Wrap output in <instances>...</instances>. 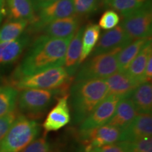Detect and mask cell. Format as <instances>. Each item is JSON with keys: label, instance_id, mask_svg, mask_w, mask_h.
<instances>
[{"label": "cell", "instance_id": "cell-11", "mask_svg": "<svg viewBox=\"0 0 152 152\" xmlns=\"http://www.w3.org/2000/svg\"><path fill=\"white\" fill-rule=\"evenodd\" d=\"M133 39L123 29L121 25L102 34L91 53V56L109 52L117 49H123Z\"/></svg>", "mask_w": 152, "mask_h": 152}, {"label": "cell", "instance_id": "cell-14", "mask_svg": "<svg viewBox=\"0 0 152 152\" xmlns=\"http://www.w3.org/2000/svg\"><path fill=\"white\" fill-rule=\"evenodd\" d=\"M151 113L138 114L130 125L121 132L119 142H135L140 139L151 137Z\"/></svg>", "mask_w": 152, "mask_h": 152}, {"label": "cell", "instance_id": "cell-12", "mask_svg": "<svg viewBox=\"0 0 152 152\" xmlns=\"http://www.w3.org/2000/svg\"><path fill=\"white\" fill-rule=\"evenodd\" d=\"M69 94L62 95L57 98L54 108L49 112L44 121L42 127L46 132L59 130L70 123L71 120V111L68 104Z\"/></svg>", "mask_w": 152, "mask_h": 152}, {"label": "cell", "instance_id": "cell-17", "mask_svg": "<svg viewBox=\"0 0 152 152\" xmlns=\"http://www.w3.org/2000/svg\"><path fill=\"white\" fill-rule=\"evenodd\" d=\"M85 26L80 27L74 34L68 45L64 60V69L70 77H73L80 67V58L82 53V40Z\"/></svg>", "mask_w": 152, "mask_h": 152}, {"label": "cell", "instance_id": "cell-10", "mask_svg": "<svg viewBox=\"0 0 152 152\" xmlns=\"http://www.w3.org/2000/svg\"><path fill=\"white\" fill-rule=\"evenodd\" d=\"M122 130L105 124L86 132L80 133L82 142L85 145V150L117 143L120 141Z\"/></svg>", "mask_w": 152, "mask_h": 152}, {"label": "cell", "instance_id": "cell-7", "mask_svg": "<svg viewBox=\"0 0 152 152\" xmlns=\"http://www.w3.org/2000/svg\"><path fill=\"white\" fill-rule=\"evenodd\" d=\"M121 25L133 40L151 37L152 30L151 0H149L140 9L124 16Z\"/></svg>", "mask_w": 152, "mask_h": 152}, {"label": "cell", "instance_id": "cell-22", "mask_svg": "<svg viewBox=\"0 0 152 152\" xmlns=\"http://www.w3.org/2000/svg\"><path fill=\"white\" fill-rule=\"evenodd\" d=\"M149 38L151 37L135 39L120 51L117 57L119 71L125 72L127 71L130 64L139 54L142 47Z\"/></svg>", "mask_w": 152, "mask_h": 152}, {"label": "cell", "instance_id": "cell-36", "mask_svg": "<svg viewBox=\"0 0 152 152\" xmlns=\"http://www.w3.org/2000/svg\"><path fill=\"white\" fill-rule=\"evenodd\" d=\"M84 152H96V151H93V150H85Z\"/></svg>", "mask_w": 152, "mask_h": 152}, {"label": "cell", "instance_id": "cell-19", "mask_svg": "<svg viewBox=\"0 0 152 152\" xmlns=\"http://www.w3.org/2000/svg\"><path fill=\"white\" fill-rule=\"evenodd\" d=\"M4 11L9 20H26L30 23L35 16L30 0H4Z\"/></svg>", "mask_w": 152, "mask_h": 152}, {"label": "cell", "instance_id": "cell-32", "mask_svg": "<svg viewBox=\"0 0 152 152\" xmlns=\"http://www.w3.org/2000/svg\"><path fill=\"white\" fill-rule=\"evenodd\" d=\"M90 150H93L96 152H126L123 146L119 142L107 144V145L102 146L100 147L94 148V149Z\"/></svg>", "mask_w": 152, "mask_h": 152}, {"label": "cell", "instance_id": "cell-20", "mask_svg": "<svg viewBox=\"0 0 152 152\" xmlns=\"http://www.w3.org/2000/svg\"><path fill=\"white\" fill-rule=\"evenodd\" d=\"M138 114L151 113L152 85L146 82L140 84L130 96Z\"/></svg>", "mask_w": 152, "mask_h": 152}, {"label": "cell", "instance_id": "cell-6", "mask_svg": "<svg viewBox=\"0 0 152 152\" xmlns=\"http://www.w3.org/2000/svg\"><path fill=\"white\" fill-rule=\"evenodd\" d=\"M72 77L64 68L56 67L28 76L14 79L13 85L17 90L43 89L50 90L70 85Z\"/></svg>", "mask_w": 152, "mask_h": 152}, {"label": "cell", "instance_id": "cell-37", "mask_svg": "<svg viewBox=\"0 0 152 152\" xmlns=\"http://www.w3.org/2000/svg\"><path fill=\"white\" fill-rule=\"evenodd\" d=\"M106 1V0H103V2H104V1Z\"/></svg>", "mask_w": 152, "mask_h": 152}, {"label": "cell", "instance_id": "cell-33", "mask_svg": "<svg viewBox=\"0 0 152 152\" xmlns=\"http://www.w3.org/2000/svg\"><path fill=\"white\" fill-rule=\"evenodd\" d=\"M30 1H31L34 11L36 14L38 11H40L41 9L52 4L56 1H58V0H30Z\"/></svg>", "mask_w": 152, "mask_h": 152}, {"label": "cell", "instance_id": "cell-29", "mask_svg": "<svg viewBox=\"0 0 152 152\" xmlns=\"http://www.w3.org/2000/svg\"><path fill=\"white\" fill-rule=\"evenodd\" d=\"M20 152H57L54 150L46 135L35 139Z\"/></svg>", "mask_w": 152, "mask_h": 152}, {"label": "cell", "instance_id": "cell-13", "mask_svg": "<svg viewBox=\"0 0 152 152\" xmlns=\"http://www.w3.org/2000/svg\"><path fill=\"white\" fill-rule=\"evenodd\" d=\"M31 41L30 33H26L14 40L0 43V71L16 63Z\"/></svg>", "mask_w": 152, "mask_h": 152}, {"label": "cell", "instance_id": "cell-5", "mask_svg": "<svg viewBox=\"0 0 152 152\" xmlns=\"http://www.w3.org/2000/svg\"><path fill=\"white\" fill-rule=\"evenodd\" d=\"M121 49L95 55L80 67L75 73V82L88 80H105L118 71V54Z\"/></svg>", "mask_w": 152, "mask_h": 152}, {"label": "cell", "instance_id": "cell-15", "mask_svg": "<svg viewBox=\"0 0 152 152\" xmlns=\"http://www.w3.org/2000/svg\"><path fill=\"white\" fill-rule=\"evenodd\" d=\"M108 86L109 94L118 96L119 98H128L136 87L141 83L133 79L126 72L117 71L105 79Z\"/></svg>", "mask_w": 152, "mask_h": 152}, {"label": "cell", "instance_id": "cell-4", "mask_svg": "<svg viewBox=\"0 0 152 152\" xmlns=\"http://www.w3.org/2000/svg\"><path fill=\"white\" fill-rule=\"evenodd\" d=\"M40 133V126L35 119L19 113L0 142V152H20Z\"/></svg>", "mask_w": 152, "mask_h": 152}, {"label": "cell", "instance_id": "cell-27", "mask_svg": "<svg viewBox=\"0 0 152 152\" xmlns=\"http://www.w3.org/2000/svg\"><path fill=\"white\" fill-rule=\"evenodd\" d=\"M126 152H152L151 137H147L135 142H118Z\"/></svg>", "mask_w": 152, "mask_h": 152}, {"label": "cell", "instance_id": "cell-18", "mask_svg": "<svg viewBox=\"0 0 152 152\" xmlns=\"http://www.w3.org/2000/svg\"><path fill=\"white\" fill-rule=\"evenodd\" d=\"M137 115V112L130 97L121 99L117 104L115 113L106 124L123 130Z\"/></svg>", "mask_w": 152, "mask_h": 152}, {"label": "cell", "instance_id": "cell-23", "mask_svg": "<svg viewBox=\"0 0 152 152\" xmlns=\"http://www.w3.org/2000/svg\"><path fill=\"white\" fill-rule=\"evenodd\" d=\"M100 28L96 24H90L85 28L82 40V53L80 65L89 56L99 39Z\"/></svg>", "mask_w": 152, "mask_h": 152}, {"label": "cell", "instance_id": "cell-2", "mask_svg": "<svg viewBox=\"0 0 152 152\" xmlns=\"http://www.w3.org/2000/svg\"><path fill=\"white\" fill-rule=\"evenodd\" d=\"M70 91L75 124L83 122L109 94L105 80L75 82Z\"/></svg>", "mask_w": 152, "mask_h": 152}, {"label": "cell", "instance_id": "cell-31", "mask_svg": "<svg viewBox=\"0 0 152 152\" xmlns=\"http://www.w3.org/2000/svg\"><path fill=\"white\" fill-rule=\"evenodd\" d=\"M19 113L18 111L15 109L11 113L7 114L2 117H0V142L4 137L6 134L10 129L11 125H13Z\"/></svg>", "mask_w": 152, "mask_h": 152}, {"label": "cell", "instance_id": "cell-16", "mask_svg": "<svg viewBox=\"0 0 152 152\" xmlns=\"http://www.w3.org/2000/svg\"><path fill=\"white\" fill-rule=\"evenodd\" d=\"M80 17L76 15L58 19L47 24L40 32L49 37L64 39L73 36L80 28Z\"/></svg>", "mask_w": 152, "mask_h": 152}, {"label": "cell", "instance_id": "cell-24", "mask_svg": "<svg viewBox=\"0 0 152 152\" xmlns=\"http://www.w3.org/2000/svg\"><path fill=\"white\" fill-rule=\"evenodd\" d=\"M18 92L12 85L0 86V117L16 109Z\"/></svg>", "mask_w": 152, "mask_h": 152}, {"label": "cell", "instance_id": "cell-3", "mask_svg": "<svg viewBox=\"0 0 152 152\" xmlns=\"http://www.w3.org/2000/svg\"><path fill=\"white\" fill-rule=\"evenodd\" d=\"M70 85L50 90L24 89L18 92L17 106L23 115L28 118L41 116L59 95L68 94Z\"/></svg>", "mask_w": 152, "mask_h": 152}, {"label": "cell", "instance_id": "cell-26", "mask_svg": "<svg viewBox=\"0 0 152 152\" xmlns=\"http://www.w3.org/2000/svg\"><path fill=\"white\" fill-rule=\"evenodd\" d=\"M149 0H106L103 3L118 11L124 17L141 8Z\"/></svg>", "mask_w": 152, "mask_h": 152}, {"label": "cell", "instance_id": "cell-30", "mask_svg": "<svg viewBox=\"0 0 152 152\" xmlns=\"http://www.w3.org/2000/svg\"><path fill=\"white\" fill-rule=\"evenodd\" d=\"M120 20V16L115 11L108 10L101 16L98 26L104 30H111L116 27Z\"/></svg>", "mask_w": 152, "mask_h": 152}, {"label": "cell", "instance_id": "cell-9", "mask_svg": "<svg viewBox=\"0 0 152 152\" xmlns=\"http://www.w3.org/2000/svg\"><path fill=\"white\" fill-rule=\"evenodd\" d=\"M121 99L115 95L108 94L80 123V133L86 132L106 124L115 113L117 104Z\"/></svg>", "mask_w": 152, "mask_h": 152}, {"label": "cell", "instance_id": "cell-8", "mask_svg": "<svg viewBox=\"0 0 152 152\" xmlns=\"http://www.w3.org/2000/svg\"><path fill=\"white\" fill-rule=\"evenodd\" d=\"M73 15H75L73 0H58L36 13L34 20L28 25V32H40L47 24Z\"/></svg>", "mask_w": 152, "mask_h": 152}, {"label": "cell", "instance_id": "cell-28", "mask_svg": "<svg viewBox=\"0 0 152 152\" xmlns=\"http://www.w3.org/2000/svg\"><path fill=\"white\" fill-rule=\"evenodd\" d=\"M99 0H73L74 14L84 16L93 13L97 8Z\"/></svg>", "mask_w": 152, "mask_h": 152}, {"label": "cell", "instance_id": "cell-35", "mask_svg": "<svg viewBox=\"0 0 152 152\" xmlns=\"http://www.w3.org/2000/svg\"><path fill=\"white\" fill-rule=\"evenodd\" d=\"M4 12V0H0V23L2 20Z\"/></svg>", "mask_w": 152, "mask_h": 152}, {"label": "cell", "instance_id": "cell-25", "mask_svg": "<svg viewBox=\"0 0 152 152\" xmlns=\"http://www.w3.org/2000/svg\"><path fill=\"white\" fill-rule=\"evenodd\" d=\"M29 25L26 20H9L0 28V43L14 40L24 33Z\"/></svg>", "mask_w": 152, "mask_h": 152}, {"label": "cell", "instance_id": "cell-21", "mask_svg": "<svg viewBox=\"0 0 152 152\" xmlns=\"http://www.w3.org/2000/svg\"><path fill=\"white\" fill-rule=\"evenodd\" d=\"M151 56H152V44L151 38H149L125 72L133 79L138 81L140 83H142V77L144 70Z\"/></svg>", "mask_w": 152, "mask_h": 152}, {"label": "cell", "instance_id": "cell-34", "mask_svg": "<svg viewBox=\"0 0 152 152\" xmlns=\"http://www.w3.org/2000/svg\"><path fill=\"white\" fill-rule=\"evenodd\" d=\"M152 78V56L149 57V60L144 70L143 77H142V83L149 82L151 83Z\"/></svg>", "mask_w": 152, "mask_h": 152}, {"label": "cell", "instance_id": "cell-1", "mask_svg": "<svg viewBox=\"0 0 152 152\" xmlns=\"http://www.w3.org/2000/svg\"><path fill=\"white\" fill-rule=\"evenodd\" d=\"M73 37L58 39L41 35L36 38L15 71L14 80L64 66L68 46Z\"/></svg>", "mask_w": 152, "mask_h": 152}]
</instances>
